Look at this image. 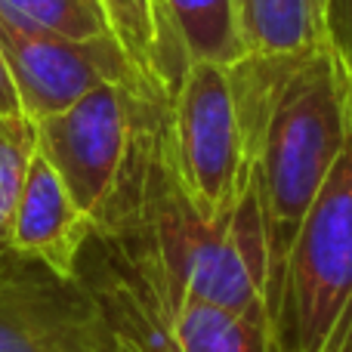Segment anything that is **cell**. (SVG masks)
<instances>
[{
	"instance_id": "5bb4252c",
	"label": "cell",
	"mask_w": 352,
	"mask_h": 352,
	"mask_svg": "<svg viewBox=\"0 0 352 352\" xmlns=\"http://www.w3.org/2000/svg\"><path fill=\"white\" fill-rule=\"evenodd\" d=\"M37 152V127L25 115L0 118V266L10 256V229Z\"/></svg>"
},
{
	"instance_id": "277c9868",
	"label": "cell",
	"mask_w": 352,
	"mask_h": 352,
	"mask_svg": "<svg viewBox=\"0 0 352 352\" xmlns=\"http://www.w3.org/2000/svg\"><path fill=\"white\" fill-rule=\"evenodd\" d=\"M167 167L186 201L207 219H219L244 198L256 164L238 124L226 65L192 62L170 96Z\"/></svg>"
},
{
	"instance_id": "ba28073f",
	"label": "cell",
	"mask_w": 352,
	"mask_h": 352,
	"mask_svg": "<svg viewBox=\"0 0 352 352\" xmlns=\"http://www.w3.org/2000/svg\"><path fill=\"white\" fill-rule=\"evenodd\" d=\"M0 352H118L80 281L0 266Z\"/></svg>"
},
{
	"instance_id": "8fae6325",
	"label": "cell",
	"mask_w": 352,
	"mask_h": 352,
	"mask_svg": "<svg viewBox=\"0 0 352 352\" xmlns=\"http://www.w3.org/2000/svg\"><path fill=\"white\" fill-rule=\"evenodd\" d=\"M248 53H306L324 43L322 0H238Z\"/></svg>"
},
{
	"instance_id": "4fadbf2b",
	"label": "cell",
	"mask_w": 352,
	"mask_h": 352,
	"mask_svg": "<svg viewBox=\"0 0 352 352\" xmlns=\"http://www.w3.org/2000/svg\"><path fill=\"white\" fill-rule=\"evenodd\" d=\"M0 19L16 31L93 41L115 34L102 0H0Z\"/></svg>"
},
{
	"instance_id": "e0dca14e",
	"label": "cell",
	"mask_w": 352,
	"mask_h": 352,
	"mask_svg": "<svg viewBox=\"0 0 352 352\" xmlns=\"http://www.w3.org/2000/svg\"><path fill=\"white\" fill-rule=\"evenodd\" d=\"M281 352H294V349H281ZM316 352H352V300L346 303V309L340 312L337 324L331 328V334L324 337V343Z\"/></svg>"
},
{
	"instance_id": "7c38bea8",
	"label": "cell",
	"mask_w": 352,
	"mask_h": 352,
	"mask_svg": "<svg viewBox=\"0 0 352 352\" xmlns=\"http://www.w3.org/2000/svg\"><path fill=\"white\" fill-rule=\"evenodd\" d=\"M188 62L232 65L248 50L238 28V0H167Z\"/></svg>"
},
{
	"instance_id": "6da1fadb",
	"label": "cell",
	"mask_w": 352,
	"mask_h": 352,
	"mask_svg": "<svg viewBox=\"0 0 352 352\" xmlns=\"http://www.w3.org/2000/svg\"><path fill=\"white\" fill-rule=\"evenodd\" d=\"M272 232L287 254L349 136V84L328 43L306 53H244L226 65Z\"/></svg>"
},
{
	"instance_id": "3957f363",
	"label": "cell",
	"mask_w": 352,
	"mask_h": 352,
	"mask_svg": "<svg viewBox=\"0 0 352 352\" xmlns=\"http://www.w3.org/2000/svg\"><path fill=\"white\" fill-rule=\"evenodd\" d=\"M170 99L102 84L65 111L34 121L37 148L56 167L96 238L142 229L164 161Z\"/></svg>"
},
{
	"instance_id": "ac0fdd59",
	"label": "cell",
	"mask_w": 352,
	"mask_h": 352,
	"mask_svg": "<svg viewBox=\"0 0 352 352\" xmlns=\"http://www.w3.org/2000/svg\"><path fill=\"white\" fill-rule=\"evenodd\" d=\"M19 115H22V105H19L6 59H3V53H0V118H19Z\"/></svg>"
},
{
	"instance_id": "9a60e30c",
	"label": "cell",
	"mask_w": 352,
	"mask_h": 352,
	"mask_svg": "<svg viewBox=\"0 0 352 352\" xmlns=\"http://www.w3.org/2000/svg\"><path fill=\"white\" fill-rule=\"evenodd\" d=\"M102 6L118 43L124 47L133 68L142 74L146 84L164 93L158 78V34H155L152 0H102Z\"/></svg>"
},
{
	"instance_id": "8992f818",
	"label": "cell",
	"mask_w": 352,
	"mask_h": 352,
	"mask_svg": "<svg viewBox=\"0 0 352 352\" xmlns=\"http://www.w3.org/2000/svg\"><path fill=\"white\" fill-rule=\"evenodd\" d=\"M0 53L10 68L22 115L28 121H43L56 111H65L68 105L102 84L161 93L142 80L115 34L72 41L56 34L16 31L0 19Z\"/></svg>"
},
{
	"instance_id": "30bf717a",
	"label": "cell",
	"mask_w": 352,
	"mask_h": 352,
	"mask_svg": "<svg viewBox=\"0 0 352 352\" xmlns=\"http://www.w3.org/2000/svg\"><path fill=\"white\" fill-rule=\"evenodd\" d=\"M161 272V269H158ZM170 287V285H167ZM176 331L186 352H281L285 337L278 328L241 312L223 309L207 300L176 294L170 287Z\"/></svg>"
},
{
	"instance_id": "5b68a950",
	"label": "cell",
	"mask_w": 352,
	"mask_h": 352,
	"mask_svg": "<svg viewBox=\"0 0 352 352\" xmlns=\"http://www.w3.org/2000/svg\"><path fill=\"white\" fill-rule=\"evenodd\" d=\"M349 84V80H346ZM352 105V90H349ZM352 300V118L340 158L324 176L285 254V346L316 352Z\"/></svg>"
},
{
	"instance_id": "2e32d148",
	"label": "cell",
	"mask_w": 352,
	"mask_h": 352,
	"mask_svg": "<svg viewBox=\"0 0 352 352\" xmlns=\"http://www.w3.org/2000/svg\"><path fill=\"white\" fill-rule=\"evenodd\" d=\"M324 43L331 47L352 90V0H322Z\"/></svg>"
},
{
	"instance_id": "9c48e42d",
	"label": "cell",
	"mask_w": 352,
	"mask_h": 352,
	"mask_svg": "<svg viewBox=\"0 0 352 352\" xmlns=\"http://www.w3.org/2000/svg\"><path fill=\"white\" fill-rule=\"evenodd\" d=\"M93 238V219L78 207L56 167L37 148L12 217L10 256L43 269L62 285H74L80 281V263Z\"/></svg>"
},
{
	"instance_id": "7a4b0ae2",
	"label": "cell",
	"mask_w": 352,
	"mask_h": 352,
	"mask_svg": "<svg viewBox=\"0 0 352 352\" xmlns=\"http://www.w3.org/2000/svg\"><path fill=\"white\" fill-rule=\"evenodd\" d=\"M136 232L176 294L266 322L285 337V254L275 241L260 179L226 217L207 219L176 188L164 142L146 223Z\"/></svg>"
},
{
	"instance_id": "52a82bcc",
	"label": "cell",
	"mask_w": 352,
	"mask_h": 352,
	"mask_svg": "<svg viewBox=\"0 0 352 352\" xmlns=\"http://www.w3.org/2000/svg\"><path fill=\"white\" fill-rule=\"evenodd\" d=\"M80 285L102 312L118 352H186L170 287L140 232L93 238L80 263Z\"/></svg>"
}]
</instances>
